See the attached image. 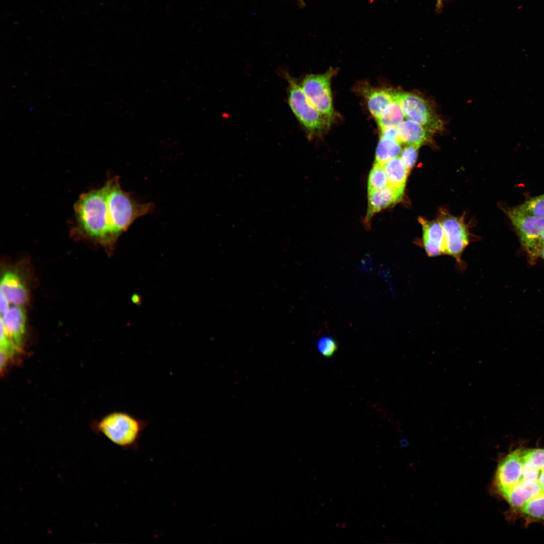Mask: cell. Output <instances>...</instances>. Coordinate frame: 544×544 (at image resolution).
Listing matches in <instances>:
<instances>
[{
    "label": "cell",
    "mask_w": 544,
    "mask_h": 544,
    "mask_svg": "<svg viewBox=\"0 0 544 544\" xmlns=\"http://www.w3.org/2000/svg\"><path fill=\"white\" fill-rule=\"evenodd\" d=\"M493 485L511 516L526 525L544 523V448L509 452L498 463Z\"/></svg>",
    "instance_id": "6da1fadb"
},
{
    "label": "cell",
    "mask_w": 544,
    "mask_h": 544,
    "mask_svg": "<svg viewBox=\"0 0 544 544\" xmlns=\"http://www.w3.org/2000/svg\"><path fill=\"white\" fill-rule=\"evenodd\" d=\"M75 231L106 243L114 239L108 214L104 187L81 195L75 205Z\"/></svg>",
    "instance_id": "7a4b0ae2"
},
{
    "label": "cell",
    "mask_w": 544,
    "mask_h": 544,
    "mask_svg": "<svg viewBox=\"0 0 544 544\" xmlns=\"http://www.w3.org/2000/svg\"><path fill=\"white\" fill-rule=\"evenodd\" d=\"M103 187L114 239L126 231L137 218L149 214L153 209L151 203H139L124 191L117 176L109 178Z\"/></svg>",
    "instance_id": "3957f363"
},
{
    "label": "cell",
    "mask_w": 544,
    "mask_h": 544,
    "mask_svg": "<svg viewBox=\"0 0 544 544\" xmlns=\"http://www.w3.org/2000/svg\"><path fill=\"white\" fill-rule=\"evenodd\" d=\"M147 420L122 411H114L104 416L97 423L98 431L111 442L124 450H137Z\"/></svg>",
    "instance_id": "277c9868"
},
{
    "label": "cell",
    "mask_w": 544,
    "mask_h": 544,
    "mask_svg": "<svg viewBox=\"0 0 544 544\" xmlns=\"http://www.w3.org/2000/svg\"><path fill=\"white\" fill-rule=\"evenodd\" d=\"M287 80L288 102L293 113L310 136L322 134L330 125L310 103L297 81L290 76H287Z\"/></svg>",
    "instance_id": "5b68a950"
},
{
    "label": "cell",
    "mask_w": 544,
    "mask_h": 544,
    "mask_svg": "<svg viewBox=\"0 0 544 544\" xmlns=\"http://www.w3.org/2000/svg\"><path fill=\"white\" fill-rule=\"evenodd\" d=\"M334 73V70L330 69L324 74L308 75L301 86L309 101L329 125L334 117L330 87Z\"/></svg>",
    "instance_id": "8992f818"
},
{
    "label": "cell",
    "mask_w": 544,
    "mask_h": 544,
    "mask_svg": "<svg viewBox=\"0 0 544 544\" xmlns=\"http://www.w3.org/2000/svg\"><path fill=\"white\" fill-rule=\"evenodd\" d=\"M394 98L399 103L407 119L419 123L431 133L443 129V121L422 97L413 93L394 91Z\"/></svg>",
    "instance_id": "52a82bcc"
},
{
    "label": "cell",
    "mask_w": 544,
    "mask_h": 544,
    "mask_svg": "<svg viewBox=\"0 0 544 544\" xmlns=\"http://www.w3.org/2000/svg\"><path fill=\"white\" fill-rule=\"evenodd\" d=\"M444 232V252L453 257L460 267L463 252L469 242L468 233L463 222L449 215H443L440 222Z\"/></svg>",
    "instance_id": "ba28073f"
},
{
    "label": "cell",
    "mask_w": 544,
    "mask_h": 544,
    "mask_svg": "<svg viewBox=\"0 0 544 544\" xmlns=\"http://www.w3.org/2000/svg\"><path fill=\"white\" fill-rule=\"evenodd\" d=\"M507 215L516 229L521 243L533 257L536 242L544 229V219L521 211L517 207L508 210Z\"/></svg>",
    "instance_id": "9c48e42d"
},
{
    "label": "cell",
    "mask_w": 544,
    "mask_h": 544,
    "mask_svg": "<svg viewBox=\"0 0 544 544\" xmlns=\"http://www.w3.org/2000/svg\"><path fill=\"white\" fill-rule=\"evenodd\" d=\"M26 323L25 311L21 306L12 305L1 315V327L20 349L25 334Z\"/></svg>",
    "instance_id": "30bf717a"
},
{
    "label": "cell",
    "mask_w": 544,
    "mask_h": 544,
    "mask_svg": "<svg viewBox=\"0 0 544 544\" xmlns=\"http://www.w3.org/2000/svg\"><path fill=\"white\" fill-rule=\"evenodd\" d=\"M419 221L423 228V243L424 248L430 257H435L444 254V232L440 222L429 221L420 217Z\"/></svg>",
    "instance_id": "8fae6325"
},
{
    "label": "cell",
    "mask_w": 544,
    "mask_h": 544,
    "mask_svg": "<svg viewBox=\"0 0 544 544\" xmlns=\"http://www.w3.org/2000/svg\"><path fill=\"white\" fill-rule=\"evenodd\" d=\"M0 293L12 305L23 306L27 301V291L24 283L20 277L13 271H8L3 275Z\"/></svg>",
    "instance_id": "7c38bea8"
},
{
    "label": "cell",
    "mask_w": 544,
    "mask_h": 544,
    "mask_svg": "<svg viewBox=\"0 0 544 544\" xmlns=\"http://www.w3.org/2000/svg\"><path fill=\"white\" fill-rule=\"evenodd\" d=\"M361 93L365 98L371 115L377 120L384 110L394 101V90L365 86Z\"/></svg>",
    "instance_id": "4fadbf2b"
},
{
    "label": "cell",
    "mask_w": 544,
    "mask_h": 544,
    "mask_svg": "<svg viewBox=\"0 0 544 544\" xmlns=\"http://www.w3.org/2000/svg\"><path fill=\"white\" fill-rule=\"evenodd\" d=\"M398 140L401 144L419 148L430 140L431 132L423 126L413 121L406 119L396 127Z\"/></svg>",
    "instance_id": "5bb4252c"
},
{
    "label": "cell",
    "mask_w": 544,
    "mask_h": 544,
    "mask_svg": "<svg viewBox=\"0 0 544 544\" xmlns=\"http://www.w3.org/2000/svg\"><path fill=\"white\" fill-rule=\"evenodd\" d=\"M403 193L387 185L373 192L368 193V206L366 219L369 220L382 209L398 202Z\"/></svg>",
    "instance_id": "9a60e30c"
},
{
    "label": "cell",
    "mask_w": 544,
    "mask_h": 544,
    "mask_svg": "<svg viewBox=\"0 0 544 544\" xmlns=\"http://www.w3.org/2000/svg\"><path fill=\"white\" fill-rule=\"evenodd\" d=\"M383 167L388 185L403 193L409 170L400 157L397 156L389 160L383 165Z\"/></svg>",
    "instance_id": "2e32d148"
},
{
    "label": "cell",
    "mask_w": 544,
    "mask_h": 544,
    "mask_svg": "<svg viewBox=\"0 0 544 544\" xmlns=\"http://www.w3.org/2000/svg\"><path fill=\"white\" fill-rule=\"evenodd\" d=\"M401 144L397 140L380 136L376 150L375 163L383 165L397 157L401 152Z\"/></svg>",
    "instance_id": "e0dca14e"
},
{
    "label": "cell",
    "mask_w": 544,
    "mask_h": 544,
    "mask_svg": "<svg viewBox=\"0 0 544 544\" xmlns=\"http://www.w3.org/2000/svg\"><path fill=\"white\" fill-rule=\"evenodd\" d=\"M404 115L399 103L392 102L384 110L380 117L376 120L380 130L397 127L404 120Z\"/></svg>",
    "instance_id": "ac0fdd59"
},
{
    "label": "cell",
    "mask_w": 544,
    "mask_h": 544,
    "mask_svg": "<svg viewBox=\"0 0 544 544\" xmlns=\"http://www.w3.org/2000/svg\"><path fill=\"white\" fill-rule=\"evenodd\" d=\"M387 185V178L383 165L375 163L369 175L368 193L382 188Z\"/></svg>",
    "instance_id": "d6986e66"
},
{
    "label": "cell",
    "mask_w": 544,
    "mask_h": 544,
    "mask_svg": "<svg viewBox=\"0 0 544 544\" xmlns=\"http://www.w3.org/2000/svg\"><path fill=\"white\" fill-rule=\"evenodd\" d=\"M516 207L521 211L544 219V193L531 197Z\"/></svg>",
    "instance_id": "ffe728a7"
},
{
    "label": "cell",
    "mask_w": 544,
    "mask_h": 544,
    "mask_svg": "<svg viewBox=\"0 0 544 544\" xmlns=\"http://www.w3.org/2000/svg\"><path fill=\"white\" fill-rule=\"evenodd\" d=\"M319 352L324 357H331L337 350V344L332 337L324 336L320 338L317 344Z\"/></svg>",
    "instance_id": "44dd1931"
},
{
    "label": "cell",
    "mask_w": 544,
    "mask_h": 544,
    "mask_svg": "<svg viewBox=\"0 0 544 544\" xmlns=\"http://www.w3.org/2000/svg\"><path fill=\"white\" fill-rule=\"evenodd\" d=\"M418 149L415 146L407 145L400 153V158L409 170L414 166L416 161Z\"/></svg>",
    "instance_id": "7402d4cb"
},
{
    "label": "cell",
    "mask_w": 544,
    "mask_h": 544,
    "mask_svg": "<svg viewBox=\"0 0 544 544\" xmlns=\"http://www.w3.org/2000/svg\"><path fill=\"white\" fill-rule=\"evenodd\" d=\"M0 310L1 314L2 315L6 313L11 307L10 303L9 302L7 298L1 293H0Z\"/></svg>",
    "instance_id": "603a6c76"
},
{
    "label": "cell",
    "mask_w": 544,
    "mask_h": 544,
    "mask_svg": "<svg viewBox=\"0 0 544 544\" xmlns=\"http://www.w3.org/2000/svg\"><path fill=\"white\" fill-rule=\"evenodd\" d=\"M544 246V229L542 231L540 235H539L537 241L536 242L534 251V257L537 256V252L540 248Z\"/></svg>",
    "instance_id": "cb8c5ba5"
},
{
    "label": "cell",
    "mask_w": 544,
    "mask_h": 544,
    "mask_svg": "<svg viewBox=\"0 0 544 544\" xmlns=\"http://www.w3.org/2000/svg\"><path fill=\"white\" fill-rule=\"evenodd\" d=\"M537 256H539L544 259V246L539 249L537 252Z\"/></svg>",
    "instance_id": "d4e9b609"
},
{
    "label": "cell",
    "mask_w": 544,
    "mask_h": 544,
    "mask_svg": "<svg viewBox=\"0 0 544 544\" xmlns=\"http://www.w3.org/2000/svg\"><path fill=\"white\" fill-rule=\"evenodd\" d=\"M442 1H443V0H437V4H436V5H437V8L438 9L440 8V7H441V6L442 5Z\"/></svg>",
    "instance_id": "484cf974"
},
{
    "label": "cell",
    "mask_w": 544,
    "mask_h": 544,
    "mask_svg": "<svg viewBox=\"0 0 544 544\" xmlns=\"http://www.w3.org/2000/svg\"><path fill=\"white\" fill-rule=\"evenodd\" d=\"M297 1H298V2H299V3H300V4H301V5H304V3H303V0H297Z\"/></svg>",
    "instance_id": "4316f807"
}]
</instances>
